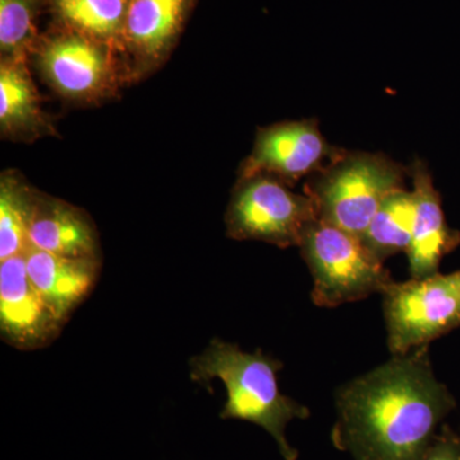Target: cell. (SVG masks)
Segmentation results:
<instances>
[{
  "label": "cell",
  "mask_w": 460,
  "mask_h": 460,
  "mask_svg": "<svg viewBox=\"0 0 460 460\" xmlns=\"http://www.w3.org/2000/svg\"><path fill=\"white\" fill-rule=\"evenodd\" d=\"M343 153L323 137L316 119L274 124L257 133L252 153L242 165L241 180L266 174L292 186L323 171Z\"/></svg>",
  "instance_id": "7"
},
{
  "label": "cell",
  "mask_w": 460,
  "mask_h": 460,
  "mask_svg": "<svg viewBox=\"0 0 460 460\" xmlns=\"http://www.w3.org/2000/svg\"><path fill=\"white\" fill-rule=\"evenodd\" d=\"M387 348L407 354L460 328V270L392 284L383 293Z\"/></svg>",
  "instance_id": "5"
},
{
  "label": "cell",
  "mask_w": 460,
  "mask_h": 460,
  "mask_svg": "<svg viewBox=\"0 0 460 460\" xmlns=\"http://www.w3.org/2000/svg\"><path fill=\"white\" fill-rule=\"evenodd\" d=\"M413 181L414 217L411 244L407 250L411 277L414 279L438 274L441 260L460 244V232L447 222L443 202L428 164L416 160L410 168Z\"/></svg>",
  "instance_id": "10"
},
{
  "label": "cell",
  "mask_w": 460,
  "mask_h": 460,
  "mask_svg": "<svg viewBox=\"0 0 460 460\" xmlns=\"http://www.w3.org/2000/svg\"><path fill=\"white\" fill-rule=\"evenodd\" d=\"M283 362L257 349L242 350L237 344L213 339L204 352L190 359V376L196 383L222 381L226 402L222 420H239L265 429L284 460H296L299 453L287 438V428L296 420L310 419L308 407L280 393L278 372Z\"/></svg>",
  "instance_id": "2"
},
{
  "label": "cell",
  "mask_w": 460,
  "mask_h": 460,
  "mask_svg": "<svg viewBox=\"0 0 460 460\" xmlns=\"http://www.w3.org/2000/svg\"><path fill=\"white\" fill-rule=\"evenodd\" d=\"M413 217V192L407 189L394 190L384 199L363 232L362 243L381 262L396 253L407 252Z\"/></svg>",
  "instance_id": "15"
},
{
  "label": "cell",
  "mask_w": 460,
  "mask_h": 460,
  "mask_svg": "<svg viewBox=\"0 0 460 460\" xmlns=\"http://www.w3.org/2000/svg\"><path fill=\"white\" fill-rule=\"evenodd\" d=\"M27 271L33 286L60 320L69 319L99 279L100 260L72 259L29 248Z\"/></svg>",
  "instance_id": "11"
},
{
  "label": "cell",
  "mask_w": 460,
  "mask_h": 460,
  "mask_svg": "<svg viewBox=\"0 0 460 460\" xmlns=\"http://www.w3.org/2000/svg\"><path fill=\"white\" fill-rule=\"evenodd\" d=\"M456 407L422 347L339 387L330 438L353 460H422Z\"/></svg>",
  "instance_id": "1"
},
{
  "label": "cell",
  "mask_w": 460,
  "mask_h": 460,
  "mask_svg": "<svg viewBox=\"0 0 460 460\" xmlns=\"http://www.w3.org/2000/svg\"><path fill=\"white\" fill-rule=\"evenodd\" d=\"M36 0H0L2 59H26L36 35Z\"/></svg>",
  "instance_id": "18"
},
{
  "label": "cell",
  "mask_w": 460,
  "mask_h": 460,
  "mask_svg": "<svg viewBox=\"0 0 460 460\" xmlns=\"http://www.w3.org/2000/svg\"><path fill=\"white\" fill-rule=\"evenodd\" d=\"M63 21L89 38L114 40L124 35L129 0H51Z\"/></svg>",
  "instance_id": "17"
},
{
  "label": "cell",
  "mask_w": 460,
  "mask_h": 460,
  "mask_svg": "<svg viewBox=\"0 0 460 460\" xmlns=\"http://www.w3.org/2000/svg\"><path fill=\"white\" fill-rule=\"evenodd\" d=\"M422 460H460V432L444 423Z\"/></svg>",
  "instance_id": "19"
},
{
  "label": "cell",
  "mask_w": 460,
  "mask_h": 460,
  "mask_svg": "<svg viewBox=\"0 0 460 460\" xmlns=\"http://www.w3.org/2000/svg\"><path fill=\"white\" fill-rule=\"evenodd\" d=\"M39 66L48 83L66 98L90 100L107 91L113 68L104 48L80 32L45 42Z\"/></svg>",
  "instance_id": "9"
},
{
  "label": "cell",
  "mask_w": 460,
  "mask_h": 460,
  "mask_svg": "<svg viewBox=\"0 0 460 460\" xmlns=\"http://www.w3.org/2000/svg\"><path fill=\"white\" fill-rule=\"evenodd\" d=\"M29 248L72 259L99 260V235L89 215L60 199L39 196Z\"/></svg>",
  "instance_id": "12"
},
{
  "label": "cell",
  "mask_w": 460,
  "mask_h": 460,
  "mask_svg": "<svg viewBox=\"0 0 460 460\" xmlns=\"http://www.w3.org/2000/svg\"><path fill=\"white\" fill-rule=\"evenodd\" d=\"M38 91L26 59H2L0 127L7 136L36 135L44 127Z\"/></svg>",
  "instance_id": "14"
},
{
  "label": "cell",
  "mask_w": 460,
  "mask_h": 460,
  "mask_svg": "<svg viewBox=\"0 0 460 460\" xmlns=\"http://www.w3.org/2000/svg\"><path fill=\"white\" fill-rule=\"evenodd\" d=\"M410 169L380 153L344 151L311 175L305 195L314 201L317 219L361 238L384 199L405 189Z\"/></svg>",
  "instance_id": "3"
},
{
  "label": "cell",
  "mask_w": 460,
  "mask_h": 460,
  "mask_svg": "<svg viewBox=\"0 0 460 460\" xmlns=\"http://www.w3.org/2000/svg\"><path fill=\"white\" fill-rule=\"evenodd\" d=\"M298 247L313 275L311 298L317 307L334 308L383 295L394 283L361 238L323 220L308 224Z\"/></svg>",
  "instance_id": "4"
},
{
  "label": "cell",
  "mask_w": 460,
  "mask_h": 460,
  "mask_svg": "<svg viewBox=\"0 0 460 460\" xmlns=\"http://www.w3.org/2000/svg\"><path fill=\"white\" fill-rule=\"evenodd\" d=\"M65 325L30 279L25 255L0 261V334L5 343L20 350L41 349Z\"/></svg>",
  "instance_id": "8"
},
{
  "label": "cell",
  "mask_w": 460,
  "mask_h": 460,
  "mask_svg": "<svg viewBox=\"0 0 460 460\" xmlns=\"http://www.w3.org/2000/svg\"><path fill=\"white\" fill-rule=\"evenodd\" d=\"M39 196L14 174H3L0 181V261L23 255L29 250Z\"/></svg>",
  "instance_id": "16"
},
{
  "label": "cell",
  "mask_w": 460,
  "mask_h": 460,
  "mask_svg": "<svg viewBox=\"0 0 460 460\" xmlns=\"http://www.w3.org/2000/svg\"><path fill=\"white\" fill-rule=\"evenodd\" d=\"M271 175L241 180L226 210V232L239 241H261L280 248L299 246L308 224L317 219L314 201Z\"/></svg>",
  "instance_id": "6"
},
{
  "label": "cell",
  "mask_w": 460,
  "mask_h": 460,
  "mask_svg": "<svg viewBox=\"0 0 460 460\" xmlns=\"http://www.w3.org/2000/svg\"><path fill=\"white\" fill-rule=\"evenodd\" d=\"M190 0H129L124 35L138 54L162 56L180 31Z\"/></svg>",
  "instance_id": "13"
}]
</instances>
